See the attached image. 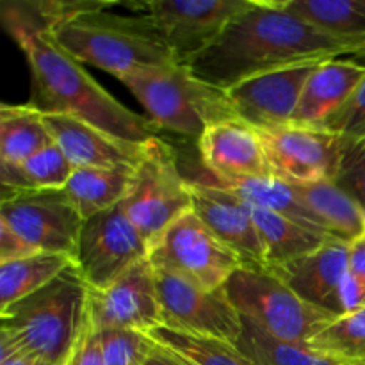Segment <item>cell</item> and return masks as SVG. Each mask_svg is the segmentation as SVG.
<instances>
[{
    "label": "cell",
    "mask_w": 365,
    "mask_h": 365,
    "mask_svg": "<svg viewBox=\"0 0 365 365\" xmlns=\"http://www.w3.org/2000/svg\"><path fill=\"white\" fill-rule=\"evenodd\" d=\"M73 264L71 257L45 252L0 264V310L38 292Z\"/></svg>",
    "instance_id": "83f0119b"
},
{
    "label": "cell",
    "mask_w": 365,
    "mask_h": 365,
    "mask_svg": "<svg viewBox=\"0 0 365 365\" xmlns=\"http://www.w3.org/2000/svg\"><path fill=\"white\" fill-rule=\"evenodd\" d=\"M159 130L198 141L205 130L237 118L225 89L196 77L191 66L171 63L121 78Z\"/></svg>",
    "instance_id": "5b68a950"
},
{
    "label": "cell",
    "mask_w": 365,
    "mask_h": 365,
    "mask_svg": "<svg viewBox=\"0 0 365 365\" xmlns=\"http://www.w3.org/2000/svg\"><path fill=\"white\" fill-rule=\"evenodd\" d=\"M89 321L95 330L127 328L145 334L163 324L155 267L150 259L102 291L89 289Z\"/></svg>",
    "instance_id": "5bb4252c"
},
{
    "label": "cell",
    "mask_w": 365,
    "mask_h": 365,
    "mask_svg": "<svg viewBox=\"0 0 365 365\" xmlns=\"http://www.w3.org/2000/svg\"><path fill=\"white\" fill-rule=\"evenodd\" d=\"M73 171V164L53 143L21 163L0 164V184L4 192L64 189Z\"/></svg>",
    "instance_id": "f1b7e54d"
},
{
    "label": "cell",
    "mask_w": 365,
    "mask_h": 365,
    "mask_svg": "<svg viewBox=\"0 0 365 365\" xmlns=\"http://www.w3.org/2000/svg\"><path fill=\"white\" fill-rule=\"evenodd\" d=\"M2 327L18 348L46 365H68L91 327L89 285L77 264L34 294L0 310Z\"/></svg>",
    "instance_id": "3957f363"
},
{
    "label": "cell",
    "mask_w": 365,
    "mask_h": 365,
    "mask_svg": "<svg viewBox=\"0 0 365 365\" xmlns=\"http://www.w3.org/2000/svg\"><path fill=\"white\" fill-rule=\"evenodd\" d=\"M335 182L365 210V139L348 143Z\"/></svg>",
    "instance_id": "e575fe53"
},
{
    "label": "cell",
    "mask_w": 365,
    "mask_h": 365,
    "mask_svg": "<svg viewBox=\"0 0 365 365\" xmlns=\"http://www.w3.org/2000/svg\"><path fill=\"white\" fill-rule=\"evenodd\" d=\"M349 274L365 294V235L349 245Z\"/></svg>",
    "instance_id": "74e56055"
},
{
    "label": "cell",
    "mask_w": 365,
    "mask_h": 365,
    "mask_svg": "<svg viewBox=\"0 0 365 365\" xmlns=\"http://www.w3.org/2000/svg\"><path fill=\"white\" fill-rule=\"evenodd\" d=\"M43 121L53 143L77 168H135L143 159L146 143H130L103 132L78 118L66 114H45Z\"/></svg>",
    "instance_id": "d6986e66"
},
{
    "label": "cell",
    "mask_w": 365,
    "mask_h": 365,
    "mask_svg": "<svg viewBox=\"0 0 365 365\" xmlns=\"http://www.w3.org/2000/svg\"><path fill=\"white\" fill-rule=\"evenodd\" d=\"M0 365H46L41 360L27 355V353H14V355L4 356L0 359Z\"/></svg>",
    "instance_id": "ab89813d"
},
{
    "label": "cell",
    "mask_w": 365,
    "mask_h": 365,
    "mask_svg": "<svg viewBox=\"0 0 365 365\" xmlns=\"http://www.w3.org/2000/svg\"><path fill=\"white\" fill-rule=\"evenodd\" d=\"M296 195L312 210L328 234L351 245L365 235V210L335 180L291 182Z\"/></svg>",
    "instance_id": "7402d4cb"
},
{
    "label": "cell",
    "mask_w": 365,
    "mask_h": 365,
    "mask_svg": "<svg viewBox=\"0 0 365 365\" xmlns=\"http://www.w3.org/2000/svg\"><path fill=\"white\" fill-rule=\"evenodd\" d=\"M31 70V103L45 114H66L130 143L159 138L148 118L135 114L107 93L50 34L21 46Z\"/></svg>",
    "instance_id": "7a4b0ae2"
},
{
    "label": "cell",
    "mask_w": 365,
    "mask_h": 365,
    "mask_svg": "<svg viewBox=\"0 0 365 365\" xmlns=\"http://www.w3.org/2000/svg\"><path fill=\"white\" fill-rule=\"evenodd\" d=\"M148 335L157 346L185 365H255L237 346L216 337L171 330L163 324L150 330Z\"/></svg>",
    "instance_id": "f546056e"
},
{
    "label": "cell",
    "mask_w": 365,
    "mask_h": 365,
    "mask_svg": "<svg viewBox=\"0 0 365 365\" xmlns=\"http://www.w3.org/2000/svg\"><path fill=\"white\" fill-rule=\"evenodd\" d=\"M344 53H349L344 45L289 13L282 2L253 0L189 66L196 77L228 91L269 71Z\"/></svg>",
    "instance_id": "6da1fadb"
},
{
    "label": "cell",
    "mask_w": 365,
    "mask_h": 365,
    "mask_svg": "<svg viewBox=\"0 0 365 365\" xmlns=\"http://www.w3.org/2000/svg\"><path fill=\"white\" fill-rule=\"evenodd\" d=\"M146 259H150V242L125 214L121 203L82 225L75 262L93 291L109 287Z\"/></svg>",
    "instance_id": "30bf717a"
},
{
    "label": "cell",
    "mask_w": 365,
    "mask_h": 365,
    "mask_svg": "<svg viewBox=\"0 0 365 365\" xmlns=\"http://www.w3.org/2000/svg\"><path fill=\"white\" fill-rule=\"evenodd\" d=\"M39 253L34 246L29 245L24 237L16 234L11 227L0 221V264L13 262Z\"/></svg>",
    "instance_id": "d590c367"
},
{
    "label": "cell",
    "mask_w": 365,
    "mask_h": 365,
    "mask_svg": "<svg viewBox=\"0 0 365 365\" xmlns=\"http://www.w3.org/2000/svg\"><path fill=\"white\" fill-rule=\"evenodd\" d=\"M113 2L102 0H4L0 20L18 46L36 36L50 34L82 14L106 11Z\"/></svg>",
    "instance_id": "44dd1931"
},
{
    "label": "cell",
    "mask_w": 365,
    "mask_h": 365,
    "mask_svg": "<svg viewBox=\"0 0 365 365\" xmlns=\"http://www.w3.org/2000/svg\"><path fill=\"white\" fill-rule=\"evenodd\" d=\"M155 278L163 327L237 344L242 316L225 289L207 291L163 269H155Z\"/></svg>",
    "instance_id": "7c38bea8"
},
{
    "label": "cell",
    "mask_w": 365,
    "mask_h": 365,
    "mask_svg": "<svg viewBox=\"0 0 365 365\" xmlns=\"http://www.w3.org/2000/svg\"><path fill=\"white\" fill-rule=\"evenodd\" d=\"M68 365H106L102 348H100L98 337H96V331L93 330V327H89V330L86 331L84 339L77 346Z\"/></svg>",
    "instance_id": "8d00e7d4"
},
{
    "label": "cell",
    "mask_w": 365,
    "mask_h": 365,
    "mask_svg": "<svg viewBox=\"0 0 365 365\" xmlns=\"http://www.w3.org/2000/svg\"><path fill=\"white\" fill-rule=\"evenodd\" d=\"M321 61L294 64L248 78L227 91L239 120L257 130L292 123L310 73Z\"/></svg>",
    "instance_id": "9a60e30c"
},
{
    "label": "cell",
    "mask_w": 365,
    "mask_h": 365,
    "mask_svg": "<svg viewBox=\"0 0 365 365\" xmlns=\"http://www.w3.org/2000/svg\"><path fill=\"white\" fill-rule=\"evenodd\" d=\"M212 184L217 187L225 189V191L232 192L242 202H246L252 207H259V209L273 210V212L282 214V216L294 220L298 223L305 225V227L312 228V230L323 232L328 234L324 225L321 223L319 217L305 207V203L299 200L296 195L294 187L291 182L284 180L278 177H266V178H245V180H230L221 182L210 178ZM330 235V234H328Z\"/></svg>",
    "instance_id": "d4e9b609"
},
{
    "label": "cell",
    "mask_w": 365,
    "mask_h": 365,
    "mask_svg": "<svg viewBox=\"0 0 365 365\" xmlns=\"http://www.w3.org/2000/svg\"><path fill=\"white\" fill-rule=\"evenodd\" d=\"M250 210H252L257 232L262 241L267 267L284 266L291 260L309 255L321 248L328 239H331V235L312 230L273 210L252 205H250Z\"/></svg>",
    "instance_id": "cb8c5ba5"
},
{
    "label": "cell",
    "mask_w": 365,
    "mask_h": 365,
    "mask_svg": "<svg viewBox=\"0 0 365 365\" xmlns=\"http://www.w3.org/2000/svg\"><path fill=\"white\" fill-rule=\"evenodd\" d=\"M299 298L327 312H349V242L328 239L321 248L271 267Z\"/></svg>",
    "instance_id": "2e32d148"
},
{
    "label": "cell",
    "mask_w": 365,
    "mask_h": 365,
    "mask_svg": "<svg viewBox=\"0 0 365 365\" xmlns=\"http://www.w3.org/2000/svg\"><path fill=\"white\" fill-rule=\"evenodd\" d=\"M253 0H152L141 9L180 64H191L205 52L237 14Z\"/></svg>",
    "instance_id": "8fae6325"
},
{
    "label": "cell",
    "mask_w": 365,
    "mask_h": 365,
    "mask_svg": "<svg viewBox=\"0 0 365 365\" xmlns=\"http://www.w3.org/2000/svg\"><path fill=\"white\" fill-rule=\"evenodd\" d=\"M95 331L106 365H145L155 348V342L145 331L127 328H106Z\"/></svg>",
    "instance_id": "d6a6232c"
},
{
    "label": "cell",
    "mask_w": 365,
    "mask_h": 365,
    "mask_svg": "<svg viewBox=\"0 0 365 365\" xmlns=\"http://www.w3.org/2000/svg\"><path fill=\"white\" fill-rule=\"evenodd\" d=\"M196 143L214 180L274 177L260 132L239 118L212 125Z\"/></svg>",
    "instance_id": "e0dca14e"
},
{
    "label": "cell",
    "mask_w": 365,
    "mask_h": 365,
    "mask_svg": "<svg viewBox=\"0 0 365 365\" xmlns=\"http://www.w3.org/2000/svg\"><path fill=\"white\" fill-rule=\"evenodd\" d=\"M319 128L335 132L348 141L365 139V77L351 98L334 116L328 118Z\"/></svg>",
    "instance_id": "836d02e7"
},
{
    "label": "cell",
    "mask_w": 365,
    "mask_h": 365,
    "mask_svg": "<svg viewBox=\"0 0 365 365\" xmlns=\"http://www.w3.org/2000/svg\"><path fill=\"white\" fill-rule=\"evenodd\" d=\"M192 212L248 266H267L262 241L246 202L210 180H191Z\"/></svg>",
    "instance_id": "ac0fdd59"
},
{
    "label": "cell",
    "mask_w": 365,
    "mask_h": 365,
    "mask_svg": "<svg viewBox=\"0 0 365 365\" xmlns=\"http://www.w3.org/2000/svg\"><path fill=\"white\" fill-rule=\"evenodd\" d=\"M364 77L365 66L356 61H321L307 81L292 125L319 128L351 98Z\"/></svg>",
    "instance_id": "ffe728a7"
},
{
    "label": "cell",
    "mask_w": 365,
    "mask_h": 365,
    "mask_svg": "<svg viewBox=\"0 0 365 365\" xmlns=\"http://www.w3.org/2000/svg\"><path fill=\"white\" fill-rule=\"evenodd\" d=\"M121 207L150 242V250L178 217L192 210L189 178L178 168L171 146L160 138L145 145Z\"/></svg>",
    "instance_id": "52a82bcc"
},
{
    "label": "cell",
    "mask_w": 365,
    "mask_h": 365,
    "mask_svg": "<svg viewBox=\"0 0 365 365\" xmlns=\"http://www.w3.org/2000/svg\"><path fill=\"white\" fill-rule=\"evenodd\" d=\"M145 365H185L184 362L173 356L171 353H168L166 349H163L160 346L155 344L153 351L150 353L148 360H146Z\"/></svg>",
    "instance_id": "f35d334b"
},
{
    "label": "cell",
    "mask_w": 365,
    "mask_h": 365,
    "mask_svg": "<svg viewBox=\"0 0 365 365\" xmlns=\"http://www.w3.org/2000/svg\"><path fill=\"white\" fill-rule=\"evenodd\" d=\"M132 173L134 168H77L64 185V192L86 221L123 202L130 187Z\"/></svg>",
    "instance_id": "484cf974"
},
{
    "label": "cell",
    "mask_w": 365,
    "mask_h": 365,
    "mask_svg": "<svg viewBox=\"0 0 365 365\" xmlns=\"http://www.w3.org/2000/svg\"><path fill=\"white\" fill-rule=\"evenodd\" d=\"M0 221L38 252L77 259L84 220L64 189L4 192Z\"/></svg>",
    "instance_id": "9c48e42d"
},
{
    "label": "cell",
    "mask_w": 365,
    "mask_h": 365,
    "mask_svg": "<svg viewBox=\"0 0 365 365\" xmlns=\"http://www.w3.org/2000/svg\"><path fill=\"white\" fill-rule=\"evenodd\" d=\"M223 289L242 317L289 344L309 346L337 317L299 298L267 266L242 264Z\"/></svg>",
    "instance_id": "8992f818"
},
{
    "label": "cell",
    "mask_w": 365,
    "mask_h": 365,
    "mask_svg": "<svg viewBox=\"0 0 365 365\" xmlns=\"http://www.w3.org/2000/svg\"><path fill=\"white\" fill-rule=\"evenodd\" d=\"M323 34L344 45L349 53H365V0H282Z\"/></svg>",
    "instance_id": "603a6c76"
},
{
    "label": "cell",
    "mask_w": 365,
    "mask_h": 365,
    "mask_svg": "<svg viewBox=\"0 0 365 365\" xmlns=\"http://www.w3.org/2000/svg\"><path fill=\"white\" fill-rule=\"evenodd\" d=\"M259 132L274 177L287 182L335 180L349 143L335 132L292 123Z\"/></svg>",
    "instance_id": "4fadbf2b"
},
{
    "label": "cell",
    "mask_w": 365,
    "mask_h": 365,
    "mask_svg": "<svg viewBox=\"0 0 365 365\" xmlns=\"http://www.w3.org/2000/svg\"><path fill=\"white\" fill-rule=\"evenodd\" d=\"M309 346L344 365H365V307L335 317Z\"/></svg>",
    "instance_id": "1f68e13d"
},
{
    "label": "cell",
    "mask_w": 365,
    "mask_h": 365,
    "mask_svg": "<svg viewBox=\"0 0 365 365\" xmlns=\"http://www.w3.org/2000/svg\"><path fill=\"white\" fill-rule=\"evenodd\" d=\"M53 145L41 113L31 103L0 107V164H18Z\"/></svg>",
    "instance_id": "4316f807"
},
{
    "label": "cell",
    "mask_w": 365,
    "mask_h": 365,
    "mask_svg": "<svg viewBox=\"0 0 365 365\" xmlns=\"http://www.w3.org/2000/svg\"><path fill=\"white\" fill-rule=\"evenodd\" d=\"M155 269L180 277L207 291L223 289L242 260L192 210L178 217L150 250Z\"/></svg>",
    "instance_id": "ba28073f"
},
{
    "label": "cell",
    "mask_w": 365,
    "mask_h": 365,
    "mask_svg": "<svg viewBox=\"0 0 365 365\" xmlns=\"http://www.w3.org/2000/svg\"><path fill=\"white\" fill-rule=\"evenodd\" d=\"M52 38L75 61L100 68L118 81L139 70L177 63L146 14L120 16L95 11L68 21Z\"/></svg>",
    "instance_id": "277c9868"
},
{
    "label": "cell",
    "mask_w": 365,
    "mask_h": 365,
    "mask_svg": "<svg viewBox=\"0 0 365 365\" xmlns=\"http://www.w3.org/2000/svg\"><path fill=\"white\" fill-rule=\"evenodd\" d=\"M235 346L255 365H344L310 346L278 341L246 317H242V335Z\"/></svg>",
    "instance_id": "4dcf8cb0"
}]
</instances>
